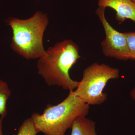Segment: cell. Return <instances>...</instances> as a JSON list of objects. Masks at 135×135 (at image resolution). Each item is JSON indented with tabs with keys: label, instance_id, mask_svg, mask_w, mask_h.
Wrapping results in <instances>:
<instances>
[{
	"label": "cell",
	"instance_id": "13",
	"mask_svg": "<svg viewBox=\"0 0 135 135\" xmlns=\"http://www.w3.org/2000/svg\"><path fill=\"white\" fill-rule=\"evenodd\" d=\"M132 1L135 3V0H132Z\"/></svg>",
	"mask_w": 135,
	"mask_h": 135
},
{
	"label": "cell",
	"instance_id": "3",
	"mask_svg": "<svg viewBox=\"0 0 135 135\" xmlns=\"http://www.w3.org/2000/svg\"><path fill=\"white\" fill-rule=\"evenodd\" d=\"M47 15L38 11L26 20L12 18L7 21L12 28L11 47L27 59L41 58L46 55L43 44L44 31L48 24Z\"/></svg>",
	"mask_w": 135,
	"mask_h": 135
},
{
	"label": "cell",
	"instance_id": "9",
	"mask_svg": "<svg viewBox=\"0 0 135 135\" xmlns=\"http://www.w3.org/2000/svg\"><path fill=\"white\" fill-rule=\"evenodd\" d=\"M38 133L31 118L24 121L18 129L16 135H36Z\"/></svg>",
	"mask_w": 135,
	"mask_h": 135
},
{
	"label": "cell",
	"instance_id": "11",
	"mask_svg": "<svg viewBox=\"0 0 135 135\" xmlns=\"http://www.w3.org/2000/svg\"><path fill=\"white\" fill-rule=\"evenodd\" d=\"M130 95L132 99L135 101V87L131 91Z\"/></svg>",
	"mask_w": 135,
	"mask_h": 135
},
{
	"label": "cell",
	"instance_id": "1",
	"mask_svg": "<svg viewBox=\"0 0 135 135\" xmlns=\"http://www.w3.org/2000/svg\"><path fill=\"white\" fill-rule=\"evenodd\" d=\"M79 47L71 40L57 42L46 51L37 62L38 73L49 86H57L70 91L77 88L79 81L70 77L69 72L81 57Z\"/></svg>",
	"mask_w": 135,
	"mask_h": 135
},
{
	"label": "cell",
	"instance_id": "8",
	"mask_svg": "<svg viewBox=\"0 0 135 135\" xmlns=\"http://www.w3.org/2000/svg\"><path fill=\"white\" fill-rule=\"evenodd\" d=\"M11 94L8 83L0 79V116L3 120L7 114V103Z\"/></svg>",
	"mask_w": 135,
	"mask_h": 135
},
{
	"label": "cell",
	"instance_id": "7",
	"mask_svg": "<svg viewBox=\"0 0 135 135\" xmlns=\"http://www.w3.org/2000/svg\"><path fill=\"white\" fill-rule=\"evenodd\" d=\"M86 117L79 116L75 118L71 128V135H98L95 122Z\"/></svg>",
	"mask_w": 135,
	"mask_h": 135
},
{
	"label": "cell",
	"instance_id": "5",
	"mask_svg": "<svg viewBox=\"0 0 135 135\" xmlns=\"http://www.w3.org/2000/svg\"><path fill=\"white\" fill-rule=\"evenodd\" d=\"M105 8L99 7L96 11L105 33V37L101 43L104 55L120 60L130 59V54L126 37L123 33L113 28L107 20L105 15Z\"/></svg>",
	"mask_w": 135,
	"mask_h": 135
},
{
	"label": "cell",
	"instance_id": "2",
	"mask_svg": "<svg viewBox=\"0 0 135 135\" xmlns=\"http://www.w3.org/2000/svg\"><path fill=\"white\" fill-rule=\"evenodd\" d=\"M89 105L70 91L67 97L61 103L48 104L42 114L34 113L31 118L38 133L44 135H65L71 128L73 122L79 116H86Z\"/></svg>",
	"mask_w": 135,
	"mask_h": 135
},
{
	"label": "cell",
	"instance_id": "10",
	"mask_svg": "<svg viewBox=\"0 0 135 135\" xmlns=\"http://www.w3.org/2000/svg\"><path fill=\"white\" fill-rule=\"evenodd\" d=\"M130 54V59L135 60V32L123 33Z\"/></svg>",
	"mask_w": 135,
	"mask_h": 135
},
{
	"label": "cell",
	"instance_id": "4",
	"mask_svg": "<svg viewBox=\"0 0 135 135\" xmlns=\"http://www.w3.org/2000/svg\"><path fill=\"white\" fill-rule=\"evenodd\" d=\"M119 73L118 68L105 64L93 63L84 69L82 80L73 94L89 105H101L107 100V95L103 92L107 83L119 78Z\"/></svg>",
	"mask_w": 135,
	"mask_h": 135
},
{
	"label": "cell",
	"instance_id": "12",
	"mask_svg": "<svg viewBox=\"0 0 135 135\" xmlns=\"http://www.w3.org/2000/svg\"><path fill=\"white\" fill-rule=\"evenodd\" d=\"M2 119H0V135H4L2 130Z\"/></svg>",
	"mask_w": 135,
	"mask_h": 135
},
{
	"label": "cell",
	"instance_id": "6",
	"mask_svg": "<svg viewBox=\"0 0 135 135\" xmlns=\"http://www.w3.org/2000/svg\"><path fill=\"white\" fill-rule=\"evenodd\" d=\"M98 4L99 7L114 10L116 19L120 23L127 19L135 23V3L132 0H98Z\"/></svg>",
	"mask_w": 135,
	"mask_h": 135
}]
</instances>
